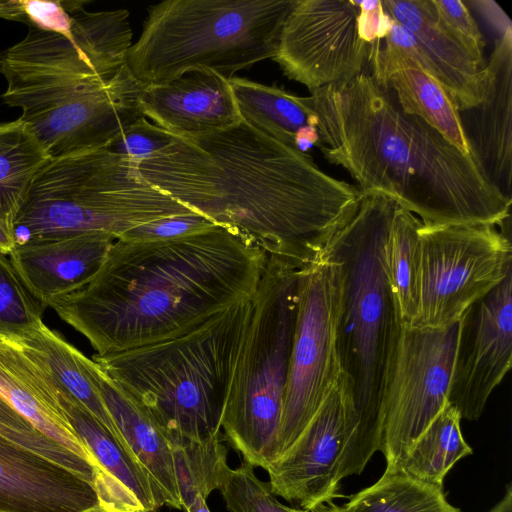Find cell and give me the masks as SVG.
<instances>
[{"instance_id":"6da1fadb","label":"cell","mask_w":512,"mask_h":512,"mask_svg":"<svg viewBox=\"0 0 512 512\" xmlns=\"http://www.w3.org/2000/svg\"><path fill=\"white\" fill-rule=\"evenodd\" d=\"M138 169L154 187L298 270L320 258L362 196L308 153L244 120L200 136L173 134Z\"/></svg>"},{"instance_id":"7a4b0ae2","label":"cell","mask_w":512,"mask_h":512,"mask_svg":"<svg viewBox=\"0 0 512 512\" xmlns=\"http://www.w3.org/2000/svg\"><path fill=\"white\" fill-rule=\"evenodd\" d=\"M266 260L219 224L168 240H115L88 283L48 306L97 355L126 351L186 333L250 300Z\"/></svg>"},{"instance_id":"3957f363","label":"cell","mask_w":512,"mask_h":512,"mask_svg":"<svg viewBox=\"0 0 512 512\" xmlns=\"http://www.w3.org/2000/svg\"><path fill=\"white\" fill-rule=\"evenodd\" d=\"M308 102L316 115V147L343 167L362 193L394 199L425 226H500L509 218L511 199L473 157L403 112L370 74L314 90Z\"/></svg>"},{"instance_id":"277c9868","label":"cell","mask_w":512,"mask_h":512,"mask_svg":"<svg viewBox=\"0 0 512 512\" xmlns=\"http://www.w3.org/2000/svg\"><path fill=\"white\" fill-rule=\"evenodd\" d=\"M74 43L29 28L26 36L0 52L4 104L19 117L52 158L108 147L144 117L143 85L126 65L132 46L129 12L124 9L72 13Z\"/></svg>"},{"instance_id":"5b68a950","label":"cell","mask_w":512,"mask_h":512,"mask_svg":"<svg viewBox=\"0 0 512 512\" xmlns=\"http://www.w3.org/2000/svg\"><path fill=\"white\" fill-rule=\"evenodd\" d=\"M397 205L382 193H362L351 216L322 252L341 267L338 348L350 405L340 466L348 475L361 474L381 447L383 384L401 325L382 248Z\"/></svg>"},{"instance_id":"8992f818","label":"cell","mask_w":512,"mask_h":512,"mask_svg":"<svg viewBox=\"0 0 512 512\" xmlns=\"http://www.w3.org/2000/svg\"><path fill=\"white\" fill-rule=\"evenodd\" d=\"M251 299L173 338L93 360L154 419L170 443L222 436Z\"/></svg>"},{"instance_id":"52a82bcc","label":"cell","mask_w":512,"mask_h":512,"mask_svg":"<svg viewBox=\"0 0 512 512\" xmlns=\"http://www.w3.org/2000/svg\"><path fill=\"white\" fill-rule=\"evenodd\" d=\"M296 0H166L148 7L126 65L142 85L196 70L227 80L273 58Z\"/></svg>"},{"instance_id":"ba28073f","label":"cell","mask_w":512,"mask_h":512,"mask_svg":"<svg viewBox=\"0 0 512 512\" xmlns=\"http://www.w3.org/2000/svg\"><path fill=\"white\" fill-rule=\"evenodd\" d=\"M194 212L150 184L137 161L97 148L52 158L39 170L16 217L14 237L16 244L78 233L117 240L144 223Z\"/></svg>"},{"instance_id":"9c48e42d","label":"cell","mask_w":512,"mask_h":512,"mask_svg":"<svg viewBox=\"0 0 512 512\" xmlns=\"http://www.w3.org/2000/svg\"><path fill=\"white\" fill-rule=\"evenodd\" d=\"M298 272L290 263L267 256L221 416L226 441L253 467L266 469L275 457L295 328Z\"/></svg>"},{"instance_id":"30bf717a","label":"cell","mask_w":512,"mask_h":512,"mask_svg":"<svg viewBox=\"0 0 512 512\" xmlns=\"http://www.w3.org/2000/svg\"><path fill=\"white\" fill-rule=\"evenodd\" d=\"M340 264L322 253L299 270L297 310L275 459L284 454L340 379Z\"/></svg>"},{"instance_id":"8fae6325","label":"cell","mask_w":512,"mask_h":512,"mask_svg":"<svg viewBox=\"0 0 512 512\" xmlns=\"http://www.w3.org/2000/svg\"><path fill=\"white\" fill-rule=\"evenodd\" d=\"M418 307L409 326L442 328L512 273L510 239L492 224L419 230Z\"/></svg>"},{"instance_id":"7c38bea8","label":"cell","mask_w":512,"mask_h":512,"mask_svg":"<svg viewBox=\"0 0 512 512\" xmlns=\"http://www.w3.org/2000/svg\"><path fill=\"white\" fill-rule=\"evenodd\" d=\"M460 321L442 328L401 322L382 392L380 451L390 468L448 404Z\"/></svg>"},{"instance_id":"4fadbf2b","label":"cell","mask_w":512,"mask_h":512,"mask_svg":"<svg viewBox=\"0 0 512 512\" xmlns=\"http://www.w3.org/2000/svg\"><path fill=\"white\" fill-rule=\"evenodd\" d=\"M368 52L355 0H296L272 59L312 92L362 73Z\"/></svg>"},{"instance_id":"5bb4252c","label":"cell","mask_w":512,"mask_h":512,"mask_svg":"<svg viewBox=\"0 0 512 512\" xmlns=\"http://www.w3.org/2000/svg\"><path fill=\"white\" fill-rule=\"evenodd\" d=\"M448 404L478 420L512 364V273L460 318Z\"/></svg>"},{"instance_id":"9a60e30c","label":"cell","mask_w":512,"mask_h":512,"mask_svg":"<svg viewBox=\"0 0 512 512\" xmlns=\"http://www.w3.org/2000/svg\"><path fill=\"white\" fill-rule=\"evenodd\" d=\"M346 394L342 374L295 442L265 469L271 492L296 508L310 512L342 497L339 468Z\"/></svg>"},{"instance_id":"2e32d148","label":"cell","mask_w":512,"mask_h":512,"mask_svg":"<svg viewBox=\"0 0 512 512\" xmlns=\"http://www.w3.org/2000/svg\"><path fill=\"white\" fill-rule=\"evenodd\" d=\"M1 512H115L83 475L0 434Z\"/></svg>"},{"instance_id":"e0dca14e","label":"cell","mask_w":512,"mask_h":512,"mask_svg":"<svg viewBox=\"0 0 512 512\" xmlns=\"http://www.w3.org/2000/svg\"><path fill=\"white\" fill-rule=\"evenodd\" d=\"M470 153L488 180L511 199L512 179V26L495 39L484 66L481 102L458 110Z\"/></svg>"},{"instance_id":"ac0fdd59","label":"cell","mask_w":512,"mask_h":512,"mask_svg":"<svg viewBox=\"0 0 512 512\" xmlns=\"http://www.w3.org/2000/svg\"><path fill=\"white\" fill-rule=\"evenodd\" d=\"M139 105L145 118L176 136L205 135L243 120L229 81L205 70L143 85Z\"/></svg>"},{"instance_id":"d6986e66","label":"cell","mask_w":512,"mask_h":512,"mask_svg":"<svg viewBox=\"0 0 512 512\" xmlns=\"http://www.w3.org/2000/svg\"><path fill=\"white\" fill-rule=\"evenodd\" d=\"M115 240L103 233L32 238L16 244L9 258L25 287L46 308L88 283Z\"/></svg>"},{"instance_id":"ffe728a7","label":"cell","mask_w":512,"mask_h":512,"mask_svg":"<svg viewBox=\"0 0 512 512\" xmlns=\"http://www.w3.org/2000/svg\"><path fill=\"white\" fill-rule=\"evenodd\" d=\"M61 392L44 361L29 346L0 344V396L40 432L98 464L70 424Z\"/></svg>"},{"instance_id":"44dd1931","label":"cell","mask_w":512,"mask_h":512,"mask_svg":"<svg viewBox=\"0 0 512 512\" xmlns=\"http://www.w3.org/2000/svg\"><path fill=\"white\" fill-rule=\"evenodd\" d=\"M392 19L416 40L429 75L446 91L458 110L477 106L484 92V66L442 26L431 0H383Z\"/></svg>"},{"instance_id":"7402d4cb","label":"cell","mask_w":512,"mask_h":512,"mask_svg":"<svg viewBox=\"0 0 512 512\" xmlns=\"http://www.w3.org/2000/svg\"><path fill=\"white\" fill-rule=\"evenodd\" d=\"M83 364L124 442L148 472L164 505L182 509L172 446L149 413L93 360Z\"/></svg>"},{"instance_id":"603a6c76","label":"cell","mask_w":512,"mask_h":512,"mask_svg":"<svg viewBox=\"0 0 512 512\" xmlns=\"http://www.w3.org/2000/svg\"><path fill=\"white\" fill-rule=\"evenodd\" d=\"M368 62L370 75L382 88L393 91L403 112L421 118L460 151L471 155L458 109L433 77L409 59L376 51L369 52Z\"/></svg>"},{"instance_id":"cb8c5ba5","label":"cell","mask_w":512,"mask_h":512,"mask_svg":"<svg viewBox=\"0 0 512 512\" xmlns=\"http://www.w3.org/2000/svg\"><path fill=\"white\" fill-rule=\"evenodd\" d=\"M228 81L244 121L303 153L316 146V115L308 97L247 78L234 76Z\"/></svg>"},{"instance_id":"d4e9b609","label":"cell","mask_w":512,"mask_h":512,"mask_svg":"<svg viewBox=\"0 0 512 512\" xmlns=\"http://www.w3.org/2000/svg\"><path fill=\"white\" fill-rule=\"evenodd\" d=\"M61 402L74 431L100 467L137 500L143 512H158L164 505L163 501L140 462L107 428L63 390Z\"/></svg>"},{"instance_id":"484cf974","label":"cell","mask_w":512,"mask_h":512,"mask_svg":"<svg viewBox=\"0 0 512 512\" xmlns=\"http://www.w3.org/2000/svg\"><path fill=\"white\" fill-rule=\"evenodd\" d=\"M51 159L22 120L0 124V224L13 235L31 182Z\"/></svg>"},{"instance_id":"4316f807","label":"cell","mask_w":512,"mask_h":512,"mask_svg":"<svg viewBox=\"0 0 512 512\" xmlns=\"http://www.w3.org/2000/svg\"><path fill=\"white\" fill-rule=\"evenodd\" d=\"M23 343L44 361L60 388L124 445L99 391L85 370L84 354L44 322Z\"/></svg>"},{"instance_id":"83f0119b","label":"cell","mask_w":512,"mask_h":512,"mask_svg":"<svg viewBox=\"0 0 512 512\" xmlns=\"http://www.w3.org/2000/svg\"><path fill=\"white\" fill-rule=\"evenodd\" d=\"M421 221L399 204L389 222L382 258L402 323L411 325L418 307L419 234Z\"/></svg>"},{"instance_id":"f1b7e54d","label":"cell","mask_w":512,"mask_h":512,"mask_svg":"<svg viewBox=\"0 0 512 512\" xmlns=\"http://www.w3.org/2000/svg\"><path fill=\"white\" fill-rule=\"evenodd\" d=\"M460 421L457 410L447 404L390 469H398L418 480L443 486L450 469L460 459L473 454V449L462 435Z\"/></svg>"},{"instance_id":"f546056e","label":"cell","mask_w":512,"mask_h":512,"mask_svg":"<svg viewBox=\"0 0 512 512\" xmlns=\"http://www.w3.org/2000/svg\"><path fill=\"white\" fill-rule=\"evenodd\" d=\"M343 508L347 512H462L447 501L443 486L390 468L374 484L349 496Z\"/></svg>"},{"instance_id":"4dcf8cb0","label":"cell","mask_w":512,"mask_h":512,"mask_svg":"<svg viewBox=\"0 0 512 512\" xmlns=\"http://www.w3.org/2000/svg\"><path fill=\"white\" fill-rule=\"evenodd\" d=\"M221 437L205 442L171 443L183 510L197 495L207 499L213 490L218 489L222 476L229 467L227 449Z\"/></svg>"},{"instance_id":"1f68e13d","label":"cell","mask_w":512,"mask_h":512,"mask_svg":"<svg viewBox=\"0 0 512 512\" xmlns=\"http://www.w3.org/2000/svg\"><path fill=\"white\" fill-rule=\"evenodd\" d=\"M0 434L81 475L100 490L109 481L98 465L57 443L36 429L0 396Z\"/></svg>"},{"instance_id":"d6a6232c","label":"cell","mask_w":512,"mask_h":512,"mask_svg":"<svg viewBox=\"0 0 512 512\" xmlns=\"http://www.w3.org/2000/svg\"><path fill=\"white\" fill-rule=\"evenodd\" d=\"M44 309L25 287L9 255L0 253V335L25 342L43 322Z\"/></svg>"},{"instance_id":"836d02e7","label":"cell","mask_w":512,"mask_h":512,"mask_svg":"<svg viewBox=\"0 0 512 512\" xmlns=\"http://www.w3.org/2000/svg\"><path fill=\"white\" fill-rule=\"evenodd\" d=\"M218 490L230 512H308L282 504L245 461L235 469H226Z\"/></svg>"},{"instance_id":"e575fe53","label":"cell","mask_w":512,"mask_h":512,"mask_svg":"<svg viewBox=\"0 0 512 512\" xmlns=\"http://www.w3.org/2000/svg\"><path fill=\"white\" fill-rule=\"evenodd\" d=\"M0 18L24 23L29 28L58 34L74 43L72 16L61 1H0Z\"/></svg>"},{"instance_id":"d590c367","label":"cell","mask_w":512,"mask_h":512,"mask_svg":"<svg viewBox=\"0 0 512 512\" xmlns=\"http://www.w3.org/2000/svg\"><path fill=\"white\" fill-rule=\"evenodd\" d=\"M442 26L483 65L484 39L478 23L460 0H431Z\"/></svg>"},{"instance_id":"8d00e7d4","label":"cell","mask_w":512,"mask_h":512,"mask_svg":"<svg viewBox=\"0 0 512 512\" xmlns=\"http://www.w3.org/2000/svg\"><path fill=\"white\" fill-rule=\"evenodd\" d=\"M172 139V133L148 122L145 117H142L127 127L106 148L140 162L152 157L159 150L167 146Z\"/></svg>"},{"instance_id":"74e56055","label":"cell","mask_w":512,"mask_h":512,"mask_svg":"<svg viewBox=\"0 0 512 512\" xmlns=\"http://www.w3.org/2000/svg\"><path fill=\"white\" fill-rule=\"evenodd\" d=\"M208 217L194 212L153 220L127 231L120 239L124 241H158L183 237L214 226Z\"/></svg>"},{"instance_id":"f35d334b","label":"cell","mask_w":512,"mask_h":512,"mask_svg":"<svg viewBox=\"0 0 512 512\" xmlns=\"http://www.w3.org/2000/svg\"><path fill=\"white\" fill-rule=\"evenodd\" d=\"M359 8L361 33L368 44L382 40L391 25V17L384 10L382 1H355Z\"/></svg>"},{"instance_id":"ab89813d","label":"cell","mask_w":512,"mask_h":512,"mask_svg":"<svg viewBox=\"0 0 512 512\" xmlns=\"http://www.w3.org/2000/svg\"><path fill=\"white\" fill-rule=\"evenodd\" d=\"M16 241L12 233L0 224V253L9 255L15 248Z\"/></svg>"},{"instance_id":"60d3db41","label":"cell","mask_w":512,"mask_h":512,"mask_svg":"<svg viewBox=\"0 0 512 512\" xmlns=\"http://www.w3.org/2000/svg\"><path fill=\"white\" fill-rule=\"evenodd\" d=\"M488 512H512V484L508 483L502 499Z\"/></svg>"},{"instance_id":"b9f144b4","label":"cell","mask_w":512,"mask_h":512,"mask_svg":"<svg viewBox=\"0 0 512 512\" xmlns=\"http://www.w3.org/2000/svg\"><path fill=\"white\" fill-rule=\"evenodd\" d=\"M184 510L186 512H210L206 504V499L202 495H197Z\"/></svg>"},{"instance_id":"7bdbcfd3","label":"cell","mask_w":512,"mask_h":512,"mask_svg":"<svg viewBox=\"0 0 512 512\" xmlns=\"http://www.w3.org/2000/svg\"><path fill=\"white\" fill-rule=\"evenodd\" d=\"M310 512H347L343 506H338L334 504V502H329L326 504H321L314 509H312Z\"/></svg>"},{"instance_id":"ee69618b","label":"cell","mask_w":512,"mask_h":512,"mask_svg":"<svg viewBox=\"0 0 512 512\" xmlns=\"http://www.w3.org/2000/svg\"><path fill=\"white\" fill-rule=\"evenodd\" d=\"M1 512V511H0Z\"/></svg>"}]
</instances>
